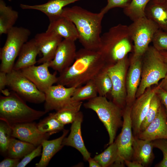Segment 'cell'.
<instances>
[{
  "label": "cell",
  "instance_id": "cell-1",
  "mask_svg": "<svg viewBox=\"0 0 167 167\" xmlns=\"http://www.w3.org/2000/svg\"><path fill=\"white\" fill-rule=\"evenodd\" d=\"M106 65L100 51L80 49L77 51L73 64L59 73L56 84L66 87L83 86L93 79Z\"/></svg>",
  "mask_w": 167,
  "mask_h": 167
},
{
  "label": "cell",
  "instance_id": "cell-2",
  "mask_svg": "<svg viewBox=\"0 0 167 167\" xmlns=\"http://www.w3.org/2000/svg\"><path fill=\"white\" fill-rule=\"evenodd\" d=\"M104 15L100 12H92L77 6L64 7L61 14L75 25L78 39L83 48L96 51H99L101 46V23Z\"/></svg>",
  "mask_w": 167,
  "mask_h": 167
},
{
  "label": "cell",
  "instance_id": "cell-3",
  "mask_svg": "<svg viewBox=\"0 0 167 167\" xmlns=\"http://www.w3.org/2000/svg\"><path fill=\"white\" fill-rule=\"evenodd\" d=\"M132 41L128 26L119 24L101 36L99 51L106 63L110 62L113 64L125 58L131 51Z\"/></svg>",
  "mask_w": 167,
  "mask_h": 167
},
{
  "label": "cell",
  "instance_id": "cell-4",
  "mask_svg": "<svg viewBox=\"0 0 167 167\" xmlns=\"http://www.w3.org/2000/svg\"><path fill=\"white\" fill-rule=\"evenodd\" d=\"M47 113L29 107L23 99L13 91L7 95L0 96V119L11 127L17 124L33 122Z\"/></svg>",
  "mask_w": 167,
  "mask_h": 167
},
{
  "label": "cell",
  "instance_id": "cell-5",
  "mask_svg": "<svg viewBox=\"0 0 167 167\" xmlns=\"http://www.w3.org/2000/svg\"><path fill=\"white\" fill-rule=\"evenodd\" d=\"M87 109L94 111L108 132L110 145L114 142L118 129L122 126L123 110L106 96H97L84 104Z\"/></svg>",
  "mask_w": 167,
  "mask_h": 167
},
{
  "label": "cell",
  "instance_id": "cell-6",
  "mask_svg": "<svg viewBox=\"0 0 167 167\" xmlns=\"http://www.w3.org/2000/svg\"><path fill=\"white\" fill-rule=\"evenodd\" d=\"M142 58L141 79L136 98L152 85H158L159 81L167 74V63L153 46H149Z\"/></svg>",
  "mask_w": 167,
  "mask_h": 167
},
{
  "label": "cell",
  "instance_id": "cell-7",
  "mask_svg": "<svg viewBox=\"0 0 167 167\" xmlns=\"http://www.w3.org/2000/svg\"><path fill=\"white\" fill-rule=\"evenodd\" d=\"M31 34L29 30L22 27L14 26L9 31L5 43L0 50V71L7 73L13 69L15 59Z\"/></svg>",
  "mask_w": 167,
  "mask_h": 167
},
{
  "label": "cell",
  "instance_id": "cell-8",
  "mask_svg": "<svg viewBox=\"0 0 167 167\" xmlns=\"http://www.w3.org/2000/svg\"><path fill=\"white\" fill-rule=\"evenodd\" d=\"M133 22L128 26L134 44L133 55L143 57L152 41L154 34L159 28L155 23L146 16Z\"/></svg>",
  "mask_w": 167,
  "mask_h": 167
},
{
  "label": "cell",
  "instance_id": "cell-9",
  "mask_svg": "<svg viewBox=\"0 0 167 167\" xmlns=\"http://www.w3.org/2000/svg\"><path fill=\"white\" fill-rule=\"evenodd\" d=\"M7 76V86L24 101L37 104L45 102V93L25 76L21 70L13 69Z\"/></svg>",
  "mask_w": 167,
  "mask_h": 167
},
{
  "label": "cell",
  "instance_id": "cell-10",
  "mask_svg": "<svg viewBox=\"0 0 167 167\" xmlns=\"http://www.w3.org/2000/svg\"><path fill=\"white\" fill-rule=\"evenodd\" d=\"M126 57L115 64L107 65V71L112 84L110 93L112 101L122 109L126 103Z\"/></svg>",
  "mask_w": 167,
  "mask_h": 167
},
{
  "label": "cell",
  "instance_id": "cell-11",
  "mask_svg": "<svg viewBox=\"0 0 167 167\" xmlns=\"http://www.w3.org/2000/svg\"><path fill=\"white\" fill-rule=\"evenodd\" d=\"M131 106L126 105L123 110L122 128L116 139L118 146V158L114 163L118 165H124V161L132 160L134 136L131 117Z\"/></svg>",
  "mask_w": 167,
  "mask_h": 167
},
{
  "label": "cell",
  "instance_id": "cell-12",
  "mask_svg": "<svg viewBox=\"0 0 167 167\" xmlns=\"http://www.w3.org/2000/svg\"><path fill=\"white\" fill-rule=\"evenodd\" d=\"M76 88L59 84L50 87L44 93L45 111L47 112L52 110L57 111L74 102L75 101L71 97Z\"/></svg>",
  "mask_w": 167,
  "mask_h": 167
},
{
  "label": "cell",
  "instance_id": "cell-13",
  "mask_svg": "<svg viewBox=\"0 0 167 167\" xmlns=\"http://www.w3.org/2000/svg\"><path fill=\"white\" fill-rule=\"evenodd\" d=\"M49 62L36 66H31L21 70L23 75L32 82L41 91L45 93L58 81L57 71L50 73Z\"/></svg>",
  "mask_w": 167,
  "mask_h": 167
},
{
  "label": "cell",
  "instance_id": "cell-14",
  "mask_svg": "<svg viewBox=\"0 0 167 167\" xmlns=\"http://www.w3.org/2000/svg\"><path fill=\"white\" fill-rule=\"evenodd\" d=\"M156 91V87L148 88L136 98L131 106V117L134 136H136L140 132L141 125L147 114L150 101Z\"/></svg>",
  "mask_w": 167,
  "mask_h": 167
},
{
  "label": "cell",
  "instance_id": "cell-15",
  "mask_svg": "<svg viewBox=\"0 0 167 167\" xmlns=\"http://www.w3.org/2000/svg\"><path fill=\"white\" fill-rule=\"evenodd\" d=\"M77 51L75 41L64 39L59 45L49 67L61 73L74 62Z\"/></svg>",
  "mask_w": 167,
  "mask_h": 167
},
{
  "label": "cell",
  "instance_id": "cell-16",
  "mask_svg": "<svg viewBox=\"0 0 167 167\" xmlns=\"http://www.w3.org/2000/svg\"><path fill=\"white\" fill-rule=\"evenodd\" d=\"M34 38L42 54V57L37 61L39 64L52 61L59 45L63 40L60 36L47 31L36 34Z\"/></svg>",
  "mask_w": 167,
  "mask_h": 167
},
{
  "label": "cell",
  "instance_id": "cell-17",
  "mask_svg": "<svg viewBox=\"0 0 167 167\" xmlns=\"http://www.w3.org/2000/svg\"><path fill=\"white\" fill-rule=\"evenodd\" d=\"M142 57L133 55L126 77V105L132 106L141 79Z\"/></svg>",
  "mask_w": 167,
  "mask_h": 167
},
{
  "label": "cell",
  "instance_id": "cell-18",
  "mask_svg": "<svg viewBox=\"0 0 167 167\" xmlns=\"http://www.w3.org/2000/svg\"><path fill=\"white\" fill-rule=\"evenodd\" d=\"M12 127V137L29 143L36 147L50 136L40 131L37 124L33 122L16 124Z\"/></svg>",
  "mask_w": 167,
  "mask_h": 167
},
{
  "label": "cell",
  "instance_id": "cell-19",
  "mask_svg": "<svg viewBox=\"0 0 167 167\" xmlns=\"http://www.w3.org/2000/svg\"><path fill=\"white\" fill-rule=\"evenodd\" d=\"M136 136L140 139L151 141L167 139V118L162 104L154 119Z\"/></svg>",
  "mask_w": 167,
  "mask_h": 167
},
{
  "label": "cell",
  "instance_id": "cell-20",
  "mask_svg": "<svg viewBox=\"0 0 167 167\" xmlns=\"http://www.w3.org/2000/svg\"><path fill=\"white\" fill-rule=\"evenodd\" d=\"M83 118V114L80 111L72 123L69 135L64 139L62 144L63 146H70L77 149L81 154L84 159L87 161L90 157L91 154L85 146L82 136L81 125Z\"/></svg>",
  "mask_w": 167,
  "mask_h": 167
},
{
  "label": "cell",
  "instance_id": "cell-21",
  "mask_svg": "<svg viewBox=\"0 0 167 167\" xmlns=\"http://www.w3.org/2000/svg\"><path fill=\"white\" fill-rule=\"evenodd\" d=\"M40 52L34 38L28 41L22 46L13 69L21 70L34 65L37 62L36 57Z\"/></svg>",
  "mask_w": 167,
  "mask_h": 167
},
{
  "label": "cell",
  "instance_id": "cell-22",
  "mask_svg": "<svg viewBox=\"0 0 167 167\" xmlns=\"http://www.w3.org/2000/svg\"><path fill=\"white\" fill-rule=\"evenodd\" d=\"M80 0H49L44 4L29 5L21 4L23 9H32L39 11L45 14L51 21L61 15L64 7Z\"/></svg>",
  "mask_w": 167,
  "mask_h": 167
},
{
  "label": "cell",
  "instance_id": "cell-23",
  "mask_svg": "<svg viewBox=\"0 0 167 167\" xmlns=\"http://www.w3.org/2000/svg\"><path fill=\"white\" fill-rule=\"evenodd\" d=\"M132 147V160L138 162L143 167L148 166L152 161L154 157L152 141L134 136Z\"/></svg>",
  "mask_w": 167,
  "mask_h": 167
},
{
  "label": "cell",
  "instance_id": "cell-24",
  "mask_svg": "<svg viewBox=\"0 0 167 167\" xmlns=\"http://www.w3.org/2000/svg\"><path fill=\"white\" fill-rule=\"evenodd\" d=\"M46 31L54 32L64 39L74 41L78 39L79 34L74 24L61 15L49 21Z\"/></svg>",
  "mask_w": 167,
  "mask_h": 167
},
{
  "label": "cell",
  "instance_id": "cell-25",
  "mask_svg": "<svg viewBox=\"0 0 167 167\" xmlns=\"http://www.w3.org/2000/svg\"><path fill=\"white\" fill-rule=\"evenodd\" d=\"M145 15L159 29L167 32V0L164 2L151 0L145 8Z\"/></svg>",
  "mask_w": 167,
  "mask_h": 167
},
{
  "label": "cell",
  "instance_id": "cell-26",
  "mask_svg": "<svg viewBox=\"0 0 167 167\" xmlns=\"http://www.w3.org/2000/svg\"><path fill=\"white\" fill-rule=\"evenodd\" d=\"M69 130H63L62 135L52 140H44L42 142V151L41 158L35 165L36 167H46L54 156L64 146L62 142L68 133Z\"/></svg>",
  "mask_w": 167,
  "mask_h": 167
},
{
  "label": "cell",
  "instance_id": "cell-27",
  "mask_svg": "<svg viewBox=\"0 0 167 167\" xmlns=\"http://www.w3.org/2000/svg\"><path fill=\"white\" fill-rule=\"evenodd\" d=\"M19 17L18 12L0 0V35L7 34L13 27Z\"/></svg>",
  "mask_w": 167,
  "mask_h": 167
},
{
  "label": "cell",
  "instance_id": "cell-28",
  "mask_svg": "<svg viewBox=\"0 0 167 167\" xmlns=\"http://www.w3.org/2000/svg\"><path fill=\"white\" fill-rule=\"evenodd\" d=\"M32 144L16 138L11 139L7 152L8 157L16 159H22L35 149Z\"/></svg>",
  "mask_w": 167,
  "mask_h": 167
},
{
  "label": "cell",
  "instance_id": "cell-29",
  "mask_svg": "<svg viewBox=\"0 0 167 167\" xmlns=\"http://www.w3.org/2000/svg\"><path fill=\"white\" fill-rule=\"evenodd\" d=\"M82 101H74L67 106L56 111L54 115L58 120L64 125L72 123L80 111Z\"/></svg>",
  "mask_w": 167,
  "mask_h": 167
},
{
  "label": "cell",
  "instance_id": "cell-30",
  "mask_svg": "<svg viewBox=\"0 0 167 167\" xmlns=\"http://www.w3.org/2000/svg\"><path fill=\"white\" fill-rule=\"evenodd\" d=\"M109 145L104 151L94 158L101 167L112 166L118 159V149L116 141Z\"/></svg>",
  "mask_w": 167,
  "mask_h": 167
},
{
  "label": "cell",
  "instance_id": "cell-31",
  "mask_svg": "<svg viewBox=\"0 0 167 167\" xmlns=\"http://www.w3.org/2000/svg\"><path fill=\"white\" fill-rule=\"evenodd\" d=\"M107 68L106 65L93 79L99 96L106 97L107 94L110 93L112 88V81Z\"/></svg>",
  "mask_w": 167,
  "mask_h": 167
},
{
  "label": "cell",
  "instance_id": "cell-32",
  "mask_svg": "<svg viewBox=\"0 0 167 167\" xmlns=\"http://www.w3.org/2000/svg\"><path fill=\"white\" fill-rule=\"evenodd\" d=\"M37 125L40 131L50 135L63 130L64 126L58 120L54 113H49L37 124Z\"/></svg>",
  "mask_w": 167,
  "mask_h": 167
},
{
  "label": "cell",
  "instance_id": "cell-33",
  "mask_svg": "<svg viewBox=\"0 0 167 167\" xmlns=\"http://www.w3.org/2000/svg\"><path fill=\"white\" fill-rule=\"evenodd\" d=\"M151 0H131L129 5L123 8V12L133 21L145 16V8Z\"/></svg>",
  "mask_w": 167,
  "mask_h": 167
},
{
  "label": "cell",
  "instance_id": "cell-34",
  "mask_svg": "<svg viewBox=\"0 0 167 167\" xmlns=\"http://www.w3.org/2000/svg\"><path fill=\"white\" fill-rule=\"evenodd\" d=\"M98 95L97 91L93 79L91 80L85 84L76 88L72 96L73 101H82L85 100L93 98Z\"/></svg>",
  "mask_w": 167,
  "mask_h": 167
},
{
  "label": "cell",
  "instance_id": "cell-35",
  "mask_svg": "<svg viewBox=\"0 0 167 167\" xmlns=\"http://www.w3.org/2000/svg\"><path fill=\"white\" fill-rule=\"evenodd\" d=\"M161 104L159 98L155 93L151 100L147 114L141 125L140 132L144 130L154 119Z\"/></svg>",
  "mask_w": 167,
  "mask_h": 167
},
{
  "label": "cell",
  "instance_id": "cell-36",
  "mask_svg": "<svg viewBox=\"0 0 167 167\" xmlns=\"http://www.w3.org/2000/svg\"><path fill=\"white\" fill-rule=\"evenodd\" d=\"M12 132V127L6 122L0 120V150L2 153L7 152Z\"/></svg>",
  "mask_w": 167,
  "mask_h": 167
},
{
  "label": "cell",
  "instance_id": "cell-37",
  "mask_svg": "<svg viewBox=\"0 0 167 167\" xmlns=\"http://www.w3.org/2000/svg\"><path fill=\"white\" fill-rule=\"evenodd\" d=\"M152 42L158 51H167V32L159 29L154 34Z\"/></svg>",
  "mask_w": 167,
  "mask_h": 167
},
{
  "label": "cell",
  "instance_id": "cell-38",
  "mask_svg": "<svg viewBox=\"0 0 167 167\" xmlns=\"http://www.w3.org/2000/svg\"><path fill=\"white\" fill-rule=\"evenodd\" d=\"M154 148L160 149L162 152V160L156 167H167V139H157L152 141Z\"/></svg>",
  "mask_w": 167,
  "mask_h": 167
},
{
  "label": "cell",
  "instance_id": "cell-39",
  "mask_svg": "<svg viewBox=\"0 0 167 167\" xmlns=\"http://www.w3.org/2000/svg\"><path fill=\"white\" fill-rule=\"evenodd\" d=\"M131 1V0H107V4L100 12L105 15L110 10L115 7L124 8L129 5Z\"/></svg>",
  "mask_w": 167,
  "mask_h": 167
},
{
  "label": "cell",
  "instance_id": "cell-40",
  "mask_svg": "<svg viewBox=\"0 0 167 167\" xmlns=\"http://www.w3.org/2000/svg\"><path fill=\"white\" fill-rule=\"evenodd\" d=\"M42 151V146L41 144L24 157L18 163L17 167H25L33 159L41 155Z\"/></svg>",
  "mask_w": 167,
  "mask_h": 167
},
{
  "label": "cell",
  "instance_id": "cell-41",
  "mask_svg": "<svg viewBox=\"0 0 167 167\" xmlns=\"http://www.w3.org/2000/svg\"><path fill=\"white\" fill-rule=\"evenodd\" d=\"M156 93L159 98L161 104L164 107L167 118V91L157 85L156 87Z\"/></svg>",
  "mask_w": 167,
  "mask_h": 167
},
{
  "label": "cell",
  "instance_id": "cell-42",
  "mask_svg": "<svg viewBox=\"0 0 167 167\" xmlns=\"http://www.w3.org/2000/svg\"><path fill=\"white\" fill-rule=\"evenodd\" d=\"M19 159L13 158L9 157L6 158L0 163V167H17L20 162Z\"/></svg>",
  "mask_w": 167,
  "mask_h": 167
},
{
  "label": "cell",
  "instance_id": "cell-43",
  "mask_svg": "<svg viewBox=\"0 0 167 167\" xmlns=\"http://www.w3.org/2000/svg\"><path fill=\"white\" fill-rule=\"evenodd\" d=\"M7 74L3 71H0V90L2 92L3 91L6 86H7Z\"/></svg>",
  "mask_w": 167,
  "mask_h": 167
},
{
  "label": "cell",
  "instance_id": "cell-44",
  "mask_svg": "<svg viewBox=\"0 0 167 167\" xmlns=\"http://www.w3.org/2000/svg\"><path fill=\"white\" fill-rule=\"evenodd\" d=\"M124 163L125 165L128 167H143L140 163L133 160L132 161L126 160L124 161Z\"/></svg>",
  "mask_w": 167,
  "mask_h": 167
},
{
  "label": "cell",
  "instance_id": "cell-45",
  "mask_svg": "<svg viewBox=\"0 0 167 167\" xmlns=\"http://www.w3.org/2000/svg\"><path fill=\"white\" fill-rule=\"evenodd\" d=\"M90 167H101L100 164L94 159L91 157L87 161Z\"/></svg>",
  "mask_w": 167,
  "mask_h": 167
},
{
  "label": "cell",
  "instance_id": "cell-46",
  "mask_svg": "<svg viewBox=\"0 0 167 167\" xmlns=\"http://www.w3.org/2000/svg\"><path fill=\"white\" fill-rule=\"evenodd\" d=\"M158 86L163 90L167 91V74L165 77L162 79L161 81Z\"/></svg>",
  "mask_w": 167,
  "mask_h": 167
},
{
  "label": "cell",
  "instance_id": "cell-47",
  "mask_svg": "<svg viewBox=\"0 0 167 167\" xmlns=\"http://www.w3.org/2000/svg\"><path fill=\"white\" fill-rule=\"evenodd\" d=\"M161 54L165 61L167 63V51H162Z\"/></svg>",
  "mask_w": 167,
  "mask_h": 167
},
{
  "label": "cell",
  "instance_id": "cell-48",
  "mask_svg": "<svg viewBox=\"0 0 167 167\" xmlns=\"http://www.w3.org/2000/svg\"><path fill=\"white\" fill-rule=\"evenodd\" d=\"M155 0L158 2H164L165 0Z\"/></svg>",
  "mask_w": 167,
  "mask_h": 167
},
{
  "label": "cell",
  "instance_id": "cell-49",
  "mask_svg": "<svg viewBox=\"0 0 167 167\" xmlns=\"http://www.w3.org/2000/svg\"><path fill=\"white\" fill-rule=\"evenodd\" d=\"M9 1H11L12 0H8Z\"/></svg>",
  "mask_w": 167,
  "mask_h": 167
}]
</instances>
